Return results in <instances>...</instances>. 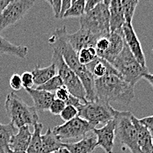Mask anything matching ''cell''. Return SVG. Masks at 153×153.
Masks as SVG:
<instances>
[{"label":"cell","instance_id":"6da1fadb","mask_svg":"<svg viewBox=\"0 0 153 153\" xmlns=\"http://www.w3.org/2000/svg\"><path fill=\"white\" fill-rule=\"evenodd\" d=\"M68 32L65 26L56 28L48 39V43L53 50L59 52L65 63L79 77L85 90L86 100L93 101L95 98L94 77L85 65L81 64L77 58V52L71 45L68 40Z\"/></svg>","mask_w":153,"mask_h":153},{"label":"cell","instance_id":"7a4b0ae2","mask_svg":"<svg viewBox=\"0 0 153 153\" xmlns=\"http://www.w3.org/2000/svg\"><path fill=\"white\" fill-rule=\"evenodd\" d=\"M95 98L103 102L128 105L135 98L134 86L126 82L114 70L94 81Z\"/></svg>","mask_w":153,"mask_h":153},{"label":"cell","instance_id":"3957f363","mask_svg":"<svg viewBox=\"0 0 153 153\" xmlns=\"http://www.w3.org/2000/svg\"><path fill=\"white\" fill-rule=\"evenodd\" d=\"M4 108L6 114L15 128L34 126L38 123L39 115L33 107L28 106L15 92H9L6 96Z\"/></svg>","mask_w":153,"mask_h":153},{"label":"cell","instance_id":"277c9868","mask_svg":"<svg viewBox=\"0 0 153 153\" xmlns=\"http://www.w3.org/2000/svg\"><path fill=\"white\" fill-rule=\"evenodd\" d=\"M111 65L119 72L123 79L132 86H135L138 81L149 72L147 67L142 66L137 61L126 42L122 52Z\"/></svg>","mask_w":153,"mask_h":153},{"label":"cell","instance_id":"5b68a950","mask_svg":"<svg viewBox=\"0 0 153 153\" xmlns=\"http://www.w3.org/2000/svg\"><path fill=\"white\" fill-rule=\"evenodd\" d=\"M132 115L133 114L129 111H118L114 109L115 138L127 147L131 153H143L138 145L136 128L131 120Z\"/></svg>","mask_w":153,"mask_h":153},{"label":"cell","instance_id":"8992f818","mask_svg":"<svg viewBox=\"0 0 153 153\" xmlns=\"http://www.w3.org/2000/svg\"><path fill=\"white\" fill-rule=\"evenodd\" d=\"M80 28L90 31L100 38L108 35L110 33L108 6L101 3L81 16Z\"/></svg>","mask_w":153,"mask_h":153},{"label":"cell","instance_id":"52a82bcc","mask_svg":"<svg viewBox=\"0 0 153 153\" xmlns=\"http://www.w3.org/2000/svg\"><path fill=\"white\" fill-rule=\"evenodd\" d=\"M52 63L56 65L57 75L62 78L63 86L68 89L71 95L79 99L83 103H86V94L82 82L65 63L61 54L56 50H53Z\"/></svg>","mask_w":153,"mask_h":153},{"label":"cell","instance_id":"ba28073f","mask_svg":"<svg viewBox=\"0 0 153 153\" xmlns=\"http://www.w3.org/2000/svg\"><path fill=\"white\" fill-rule=\"evenodd\" d=\"M78 116L95 126L104 124L114 119V108L110 103L103 102L98 100L81 103L78 107Z\"/></svg>","mask_w":153,"mask_h":153},{"label":"cell","instance_id":"9c48e42d","mask_svg":"<svg viewBox=\"0 0 153 153\" xmlns=\"http://www.w3.org/2000/svg\"><path fill=\"white\" fill-rule=\"evenodd\" d=\"M94 128H96L94 124L76 116V118L62 125L56 126L52 131L62 142V140L82 139Z\"/></svg>","mask_w":153,"mask_h":153},{"label":"cell","instance_id":"30bf717a","mask_svg":"<svg viewBox=\"0 0 153 153\" xmlns=\"http://www.w3.org/2000/svg\"><path fill=\"white\" fill-rule=\"evenodd\" d=\"M33 4L34 2L31 0H13L0 13V33L20 20Z\"/></svg>","mask_w":153,"mask_h":153},{"label":"cell","instance_id":"8fae6325","mask_svg":"<svg viewBox=\"0 0 153 153\" xmlns=\"http://www.w3.org/2000/svg\"><path fill=\"white\" fill-rule=\"evenodd\" d=\"M123 33L126 44L128 45L129 50L131 51L137 61L142 66L146 67V60H145L144 53L141 46V42L131 23L125 22L123 27Z\"/></svg>","mask_w":153,"mask_h":153},{"label":"cell","instance_id":"7c38bea8","mask_svg":"<svg viewBox=\"0 0 153 153\" xmlns=\"http://www.w3.org/2000/svg\"><path fill=\"white\" fill-rule=\"evenodd\" d=\"M115 123L114 119L109 121L103 127L94 128L93 133L97 137V145L101 147L106 153H113L115 139Z\"/></svg>","mask_w":153,"mask_h":153},{"label":"cell","instance_id":"4fadbf2b","mask_svg":"<svg viewBox=\"0 0 153 153\" xmlns=\"http://www.w3.org/2000/svg\"><path fill=\"white\" fill-rule=\"evenodd\" d=\"M108 39H109V46L107 49L104 53L100 55L98 57L102 58L107 62H109L110 64H112L113 62L115 60V58L122 52L125 45V40L123 37V31L110 33L108 34Z\"/></svg>","mask_w":153,"mask_h":153},{"label":"cell","instance_id":"5bb4252c","mask_svg":"<svg viewBox=\"0 0 153 153\" xmlns=\"http://www.w3.org/2000/svg\"><path fill=\"white\" fill-rule=\"evenodd\" d=\"M99 39L100 37L84 28H79V30L76 31V33L68 34V40L76 52L89 47L95 48L96 42Z\"/></svg>","mask_w":153,"mask_h":153},{"label":"cell","instance_id":"9a60e30c","mask_svg":"<svg viewBox=\"0 0 153 153\" xmlns=\"http://www.w3.org/2000/svg\"><path fill=\"white\" fill-rule=\"evenodd\" d=\"M92 131L78 142L63 143V147L67 149L69 153H92L98 147L97 137Z\"/></svg>","mask_w":153,"mask_h":153},{"label":"cell","instance_id":"2e32d148","mask_svg":"<svg viewBox=\"0 0 153 153\" xmlns=\"http://www.w3.org/2000/svg\"><path fill=\"white\" fill-rule=\"evenodd\" d=\"M132 123L135 126L137 143L141 151L143 153H152L153 152V141L152 135L149 131V129L140 123L134 114L131 117Z\"/></svg>","mask_w":153,"mask_h":153},{"label":"cell","instance_id":"e0dca14e","mask_svg":"<svg viewBox=\"0 0 153 153\" xmlns=\"http://www.w3.org/2000/svg\"><path fill=\"white\" fill-rule=\"evenodd\" d=\"M109 28L110 33L122 32L125 24V17L123 13L120 0H112L109 6Z\"/></svg>","mask_w":153,"mask_h":153},{"label":"cell","instance_id":"ac0fdd59","mask_svg":"<svg viewBox=\"0 0 153 153\" xmlns=\"http://www.w3.org/2000/svg\"><path fill=\"white\" fill-rule=\"evenodd\" d=\"M27 92L30 95L33 101V107L38 112H44L48 111L50 107L52 101L56 99L55 93L37 90V89H26Z\"/></svg>","mask_w":153,"mask_h":153},{"label":"cell","instance_id":"d6986e66","mask_svg":"<svg viewBox=\"0 0 153 153\" xmlns=\"http://www.w3.org/2000/svg\"><path fill=\"white\" fill-rule=\"evenodd\" d=\"M32 132L29 126H23L19 128L10 142V149L13 152H27L32 138Z\"/></svg>","mask_w":153,"mask_h":153},{"label":"cell","instance_id":"ffe728a7","mask_svg":"<svg viewBox=\"0 0 153 153\" xmlns=\"http://www.w3.org/2000/svg\"><path fill=\"white\" fill-rule=\"evenodd\" d=\"M0 54L14 56L20 59H25L28 55V48L15 45L5 38L0 36Z\"/></svg>","mask_w":153,"mask_h":153},{"label":"cell","instance_id":"44dd1931","mask_svg":"<svg viewBox=\"0 0 153 153\" xmlns=\"http://www.w3.org/2000/svg\"><path fill=\"white\" fill-rule=\"evenodd\" d=\"M31 72L33 76L34 85L37 86L43 85L53 76L57 75L56 67L54 63H51L49 66L45 68H41L40 65H36V67Z\"/></svg>","mask_w":153,"mask_h":153},{"label":"cell","instance_id":"7402d4cb","mask_svg":"<svg viewBox=\"0 0 153 153\" xmlns=\"http://www.w3.org/2000/svg\"><path fill=\"white\" fill-rule=\"evenodd\" d=\"M42 153H51L63 147V142L53 133L50 128H48L45 134L42 135Z\"/></svg>","mask_w":153,"mask_h":153},{"label":"cell","instance_id":"603a6c76","mask_svg":"<svg viewBox=\"0 0 153 153\" xmlns=\"http://www.w3.org/2000/svg\"><path fill=\"white\" fill-rule=\"evenodd\" d=\"M85 66L92 73L94 79L106 76L107 73L114 71L115 70L109 62L100 57H97L94 61H92Z\"/></svg>","mask_w":153,"mask_h":153},{"label":"cell","instance_id":"cb8c5ba5","mask_svg":"<svg viewBox=\"0 0 153 153\" xmlns=\"http://www.w3.org/2000/svg\"><path fill=\"white\" fill-rule=\"evenodd\" d=\"M16 128L12 123H0V153H10V142L15 135Z\"/></svg>","mask_w":153,"mask_h":153},{"label":"cell","instance_id":"d4e9b609","mask_svg":"<svg viewBox=\"0 0 153 153\" xmlns=\"http://www.w3.org/2000/svg\"><path fill=\"white\" fill-rule=\"evenodd\" d=\"M42 124L36 123L33 126V132L32 134L30 143L27 150V153H42Z\"/></svg>","mask_w":153,"mask_h":153},{"label":"cell","instance_id":"484cf974","mask_svg":"<svg viewBox=\"0 0 153 153\" xmlns=\"http://www.w3.org/2000/svg\"><path fill=\"white\" fill-rule=\"evenodd\" d=\"M86 0H76L74 1L71 7L65 12L62 18H80L85 14Z\"/></svg>","mask_w":153,"mask_h":153},{"label":"cell","instance_id":"4316f807","mask_svg":"<svg viewBox=\"0 0 153 153\" xmlns=\"http://www.w3.org/2000/svg\"><path fill=\"white\" fill-rule=\"evenodd\" d=\"M139 0H121V4L123 8L125 20L127 23L132 24V19L136 8L137 6Z\"/></svg>","mask_w":153,"mask_h":153},{"label":"cell","instance_id":"83f0119b","mask_svg":"<svg viewBox=\"0 0 153 153\" xmlns=\"http://www.w3.org/2000/svg\"><path fill=\"white\" fill-rule=\"evenodd\" d=\"M98 57L97 51L94 47L83 48L77 52L78 61L83 65H87Z\"/></svg>","mask_w":153,"mask_h":153},{"label":"cell","instance_id":"f1b7e54d","mask_svg":"<svg viewBox=\"0 0 153 153\" xmlns=\"http://www.w3.org/2000/svg\"><path fill=\"white\" fill-rule=\"evenodd\" d=\"M63 86V83L62 80L58 75L53 76L51 79H49L48 81H47L46 83H44L42 85L37 86V90H42V91H46L48 92H53L57 91L59 88H61Z\"/></svg>","mask_w":153,"mask_h":153},{"label":"cell","instance_id":"f546056e","mask_svg":"<svg viewBox=\"0 0 153 153\" xmlns=\"http://www.w3.org/2000/svg\"><path fill=\"white\" fill-rule=\"evenodd\" d=\"M60 116L65 123L69 122V121L76 118V116H78V110L76 107H73V106L66 105V107H64V109L60 114Z\"/></svg>","mask_w":153,"mask_h":153},{"label":"cell","instance_id":"4dcf8cb0","mask_svg":"<svg viewBox=\"0 0 153 153\" xmlns=\"http://www.w3.org/2000/svg\"><path fill=\"white\" fill-rule=\"evenodd\" d=\"M66 107V103L64 101H62L60 100L55 99L52 103L50 104V107L48 108V111L54 114V115H60L62 111Z\"/></svg>","mask_w":153,"mask_h":153},{"label":"cell","instance_id":"1f68e13d","mask_svg":"<svg viewBox=\"0 0 153 153\" xmlns=\"http://www.w3.org/2000/svg\"><path fill=\"white\" fill-rule=\"evenodd\" d=\"M21 81H22V86L25 89H31L33 88L34 85L33 76L30 71H25L21 75Z\"/></svg>","mask_w":153,"mask_h":153},{"label":"cell","instance_id":"d6a6232c","mask_svg":"<svg viewBox=\"0 0 153 153\" xmlns=\"http://www.w3.org/2000/svg\"><path fill=\"white\" fill-rule=\"evenodd\" d=\"M9 84H10L11 88L14 91H19L23 87L21 76L18 73H14L12 75V76L10 77V80H9Z\"/></svg>","mask_w":153,"mask_h":153},{"label":"cell","instance_id":"836d02e7","mask_svg":"<svg viewBox=\"0 0 153 153\" xmlns=\"http://www.w3.org/2000/svg\"><path fill=\"white\" fill-rule=\"evenodd\" d=\"M71 96V93L68 91V89L64 86H62L61 88H59L57 91L55 92V97L57 100H60L62 101H64L65 103L67 102V100H69Z\"/></svg>","mask_w":153,"mask_h":153},{"label":"cell","instance_id":"e575fe53","mask_svg":"<svg viewBox=\"0 0 153 153\" xmlns=\"http://www.w3.org/2000/svg\"><path fill=\"white\" fill-rule=\"evenodd\" d=\"M51 6H52V9H53L55 17L57 18V19H60V13H61L62 8V0H53Z\"/></svg>","mask_w":153,"mask_h":153},{"label":"cell","instance_id":"d590c367","mask_svg":"<svg viewBox=\"0 0 153 153\" xmlns=\"http://www.w3.org/2000/svg\"><path fill=\"white\" fill-rule=\"evenodd\" d=\"M140 123H142L143 125H144L148 129L149 131L152 134L153 133V115L152 116H147V117H144V118H142V119H139Z\"/></svg>","mask_w":153,"mask_h":153},{"label":"cell","instance_id":"8d00e7d4","mask_svg":"<svg viewBox=\"0 0 153 153\" xmlns=\"http://www.w3.org/2000/svg\"><path fill=\"white\" fill-rule=\"evenodd\" d=\"M103 3V0H86L85 1V13L92 10L94 7H96L98 4Z\"/></svg>","mask_w":153,"mask_h":153},{"label":"cell","instance_id":"74e56055","mask_svg":"<svg viewBox=\"0 0 153 153\" xmlns=\"http://www.w3.org/2000/svg\"><path fill=\"white\" fill-rule=\"evenodd\" d=\"M71 4H72V0H62V8L61 13H60V19H62L63 17V14L71 7Z\"/></svg>","mask_w":153,"mask_h":153},{"label":"cell","instance_id":"f35d334b","mask_svg":"<svg viewBox=\"0 0 153 153\" xmlns=\"http://www.w3.org/2000/svg\"><path fill=\"white\" fill-rule=\"evenodd\" d=\"M81 103H83V102H82L79 99H77L76 97L71 95L70 98H69V100H68L67 102H66V105H71V106H73V107H75L77 108L78 106H79Z\"/></svg>","mask_w":153,"mask_h":153},{"label":"cell","instance_id":"ab89813d","mask_svg":"<svg viewBox=\"0 0 153 153\" xmlns=\"http://www.w3.org/2000/svg\"><path fill=\"white\" fill-rule=\"evenodd\" d=\"M13 0H0V13L12 2Z\"/></svg>","mask_w":153,"mask_h":153},{"label":"cell","instance_id":"60d3db41","mask_svg":"<svg viewBox=\"0 0 153 153\" xmlns=\"http://www.w3.org/2000/svg\"><path fill=\"white\" fill-rule=\"evenodd\" d=\"M143 78H144V79H146L150 84H151V85L153 87V74H151V73H146L144 76H143Z\"/></svg>","mask_w":153,"mask_h":153},{"label":"cell","instance_id":"b9f144b4","mask_svg":"<svg viewBox=\"0 0 153 153\" xmlns=\"http://www.w3.org/2000/svg\"><path fill=\"white\" fill-rule=\"evenodd\" d=\"M51 153H69V152L67 151V149H65L64 147H62V148H61L60 150L56 151V152H51Z\"/></svg>","mask_w":153,"mask_h":153},{"label":"cell","instance_id":"7bdbcfd3","mask_svg":"<svg viewBox=\"0 0 153 153\" xmlns=\"http://www.w3.org/2000/svg\"><path fill=\"white\" fill-rule=\"evenodd\" d=\"M111 2H112V0H103V4H105L107 6H109Z\"/></svg>","mask_w":153,"mask_h":153},{"label":"cell","instance_id":"ee69618b","mask_svg":"<svg viewBox=\"0 0 153 153\" xmlns=\"http://www.w3.org/2000/svg\"><path fill=\"white\" fill-rule=\"evenodd\" d=\"M10 153H27V152H13V151H11Z\"/></svg>","mask_w":153,"mask_h":153},{"label":"cell","instance_id":"f6af8a7d","mask_svg":"<svg viewBox=\"0 0 153 153\" xmlns=\"http://www.w3.org/2000/svg\"><path fill=\"white\" fill-rule=\"evenodd\" d=\"M46 1L48 2V4H50V5L52 4V2H53V0H46Z\"/></svg>","mask_w":153,"mask_h":153},{"label":"cell","instance_id":"bcb514c9","mask_svg":"<svg viewBox=\"0 0 153 153\" xmlns=\"http://www.w3.org/2000/svg\"><path fill=\"white\" fill-rule=\"evenodd\" d=\"M31 1H33V2H34V3H35V1H36V0H31Z\"/></svg>","mask_w":153,"mask_h":153},{"label":"cell","instance_id":"7dc6e473","mask_svg":"<svg viewBox=\"0 0 153 153\" xmlns=\"http://www.w3.org/2000/svg\"><path fill=\"white\" fill-rule=\"evenodd\" d=\"M74 1H76V0H72V3H73V2H74Z\"/></svg>","mask_w":153,"mask_h":153},{"label":"cell","instance_id":"c3c4849f","mask_svg":"<svg viewBox=\"0 0 153 153\" xmlns=\"http://www.w3.org/2000/svg\"><path fill=\"white\" fill-rule=\"evenodd\" d=\"M152 53H153V48H152Z\"/></svg>","mask_w":153,"mask_h":153},{"label":"cell","instance_id":"681fc988","mask_svg":"<svg viewBox=\"0 0 153 153\" xmlns=\"http://www.w3.org/2000/svg\"><path fill=\"white\" fill-rule=\"evenodd\" d=\"M152 141H153V137H152Z\"/></svg>","mask_w":153,"mask_h":153},{"label":"cell","instance_id":"f907efd6","mask_svg":"<svg viewBox=\"0 0 153 153\" xmlns=\"http://www.w3.org/2000/svg\"><path fill=\"white\" fill-rule=\"evenodd\" d=\"M120 1H121V0H120Z\"/></svg>","mask_w":153,"mask_h":153},{"label":"cell","instance_id":"816d5d0a","mask_svg":"<svg viewBox=\"0 0 153 153\" xmlns=\"http://www.w3.org/2000/svg\"><path fill=\"white\" fill-rule=\"evenodd\" d=\"M152 153H153V152H152Z\"/></svg>","mask_w":153,"mask_h":153}]
</instances>
